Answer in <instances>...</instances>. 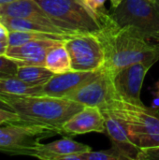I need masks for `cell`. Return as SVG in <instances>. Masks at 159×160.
<instances>
[{
    "label": "cell",
    "instance_id": "obj_1",
    "mask_svg": "<svg viewBox=\"0 0 159 160\" xmlns=\"http://www.w3.org/2000/svg\"><path fill=\"white\" fill-rule=\"evenodd\" d=\"M103 23L97 35L105 52L103 68L112 75L121 68L135 63L154 66L159 60V43L153 44L130 26H119L109 11L99 14Z\"/></svg>",
    "mask_w": 159,
    "mask_h": 160
},
{
    "label": "cell",
    "instance_id": "obj_2",
    "mask_svg": "<svg viewBox=\"0 0 159 160\" xmlns=\"http://www.w3.org/2000/svg\"><path fill=\"white\" fill-rule=\"evenodd\" d=\"M21 120L53 128L63 134L62 128L84 105L66 98L49 96L0 95Z\"/></svg>",
    "mask_w": 159,
    "mask_h": 160
},
{
    "label": "cell",
    "instance_id": "obj_3",
    "mask_svg": "<svg viewBox=\"0 0 159 160\" xmlns=\"http://www.w3.org/2000/svg\"><path fill=\"white\" fill-rule=\"evenodd\" d=\"M100 110H106L127 127L132 142L142 150L159 146V111L144 104L116 98Z\"/></svg>",
    "mask_w": 159,
    "mask_h": 160
},
{
    "label": "cell",
    "instance_id": "obj_4",
    "mask_svg": "<svg viewBox=\"0 0 159 160\" xmlns=\"http://www.w3.org/2000/svg\"><path fill=\"white\" fill-rule=\"evenodd\" d=\"M51 21L70 36H97L103 28L100 16L83 0H35Z\"/></svg>",
    "mask_w": 159,
    "mask_h": 160
},
{
    "label": "cell",
    "instance_id": "obj_5",
    "mask_svg": "<svg viewBox=\"0 0 159 160\" xmlns=\"http://www.w3.org/2000/svg\"><path fill=\"white\" fill-rule=\"evenodd\" d=\"M53 128L28 123L22 120L0 124V152L10 156L33 157L44 139L59 135Z\"/></svg>",
    "mask_w": 159,
    "mask_h": 160
},
{
    "label": "cell",
    "instance_id": "obj_6",
    "mask_svg": "<svg viewBox=\"0 0 159 160\" xmlns=\"http://www.w3.org/2000/svg\"><path fill=\"white\" fill-rule=\"evenodd\" d=\"M110 15L119 26H130L159 43V11L153 0H123Z\"/></svg>",
    "mask_w": 159,
    "mask_h": 160
},
{
    "label": "cell",
    "instance_id": "obj_7",
    "mask_svg": "<svg viewBox=\"0 0 159 160\" xmlns=\"http://www.w3.org/2000/svg\"><path fill=\"white\" fill-rule=\"evenodd\" d=\"M74 71H97L103 68L105 52L97 36L74 35L64 39Z\"/></svg>",
    "mask_w": 159,
    "mask_h": 160
},
{
    "label": "cell",
    "instance_id": "obj_8",
    "mask_svg": "<svg viewBox=\"0 0 159 160\" xmlns=\"http://www.w3.org/2000/svg\"><path fill=\"white\" fill-rule=\"evenodd\" d=\"M66 98L77 101L84 106L101 109L119 98L113 85L112 75L102 68L95 79L72 92Z\"/></svg>",
    "mask_w": 159,
    "mask_h": 160
},
{
    "label": "cell",
    "instance_id": "obj_9",
    "mask_svg": "<svg viewBox=\"0 0 159 160\" xmlns=\"http://www.w3.org/2000/svg\"><path fill=\"white\" fill-rule=\"evenodd\" d=\"M152 67L146 63H135L114 73L112 81L118 98L131 103L143 104L141 92L145 76Z\"/></svg>",
    "mask_w": 159,
    "mask_h": 160
},
{
    "label": "cell",
    "instance_id": "obj_10",
    "mask_svg": "<svg viewBox=\"0 0 159 160\" xmlns=\"http://www.w3.org/2000/svg\"><path fill=\"white\" fill-rule=\"evenodd\" d=\"M64 42V39L43 38L35 39L16 47H8L6 56L13 59L18 67L42 66L45 67L47 53L55 46Z\"/></svg>",
    "mask_w": 159,
    "mask_h": 160
},
{
    "label": "cell",
    "instance_id": "obj_11",
    "mask_svg": "<svg viewBox=\"0 0 159 160\" xmlns=\"http://www.w3.org/2000/svg\"><path fill=\"white\" fill-rule=\"evenodd\" d=\"M100 70L97 71H68L61 74H54L41 89V96L54 98H67L72 92L95 79Z\"/></svg>",
    "mask_w": 159,
    "mask_h": 160
},
{
    "label": "cell",
    "instance_id": "obj_12",
    "mask_svg": "<svg viewBox=\"0 0 159 160\" xmlns=\"http://www.w3.org/2000/svg\"><path fill=\"white\" fill-rule=\"evenodd\" d=\"M63 134L68 136L87 133H106L105 119L101 110L97 107L84 106L80 112L68 119L62 128Z\"/></svg>",
    "mask_w": 159,
    "mask_h": 160
},
{
    "label": "cell",
    "instance_id": "obj_13",
    "mask_svg": "<svg viewBox=\"0 0 159 160\" xmlns=\"http://www.w3.org/2000/svg\"><path fill=\"white\" fill-rule=\"evenodd\" d=\"M106 127V134L110 137L112 146L120 150L129 160H138L141 149L132 142L127 125L118 117L106 110H101Z\"/></svg>",
    "mask_w": 159,
    "mask_h": 160
},
{
    "label": "cell",
    "instance_id": "obj_14",
    "mask_svg": "<svg viewBox=\"0 0 159 160\" xmlns=\"http://www.w3.org/2000/svg\"><path fill=\"white\" fill-rule=\"evenodd\" d=\"M4 18H22L56 26L35 0H15L0 5V19Z\"/></svg>",
    "mask_w": 159,
    "mask_h": 160
},
{
    "label": "cell",
    "instance_id": "obj_15",
    "mask_svg": "<svg viewBox=\"0 0 159 160\" xmlns=\"http://www.w3.org/2000/svg\"><path fill=\"white\" fill-rule=\"evenodd\" d=\"M89 145L73 141L69 137L53 141L50 143H39L33 158L42 160H58L60 157L70 154H82L91 151Z\"/></svg>",
    "mask_w": 159,
    "mask_h": 160
},
{
    "label": "cell",
    "instance_id": "obj_16",
    "mask_svg": "<svg viewBox=\"0 0 159 160\" xmlns=\"http://www.w3.org/2000/svg\"><path fill=\"white\" fill-rule=\"evenodd\" d=\"M0 22L10 31H33V32H44L53 35H58L64 38L71 37L66 31L60 29L57 26H51L37 22H34L22 18H4L0 19Z\"/></svg>",
    "mask_w": 159,
    "mask_h": 160
},
{
    "label": "cell",
    "instance_id": "obj_17",
    "mask_svg": "<svg viewBox=\"0 0 159 160\" xmlns=\"http://www.w3.org/2000/svg\"><path fill=\"white\" fill-rule=\"evenodd\" d=\"M45 68L54 74L66 73L72 71L71 60L64 42L52 48L46 56Z\"/></svg>",
    "mask_w": 159,
    "mask_h": 160
},
{
    "label": "cell",
    "instance_id": "obj_18",
    "mask_svg": "<svg viewBox=\"0 0 159 160\" xmlns=\"http://www.w3.org/2000/svg\"><path fill=\"white\" fill-rule=\"evenodd\" d=\"M43 85H30L17 77L0 79V95L39 96Z\"/></svg>",
    "mask_w": 159,
    "mask_h": 160
},
{
    "label": "cell",
    "instance_id": "obj_19",
    "mask_svg": "<svg viewBox=\"0 0 159 160\" xmlns=\"http://www.w3.org/2000/svg\"><path fill=\"white\" fill-rule=\"evenodd\" d=\"M53 75L54 73L45 67L25 66L18 68L16 77L30 85L37 86L44 85Z\"/></svg>",
    "mask_w": 159,
    "mask_h": 160
},
{
    "label": "cell",
    "instance_id": "obj_20",
    "mask_svg": "<svg viewBox=\"0 0 159 160\" xmlns=\"http://www.w3.org/2000/svg\"><path fill=\"white\" fill-rule=\"evenodd\" d=\"M43 38H55V39H65L67 38L53 35L44 32H33V31H10L8 35V47H16L27 43L35 39Z\"/></svg>",
    "mask_w": 159,
    "mask_h": 160
},
{
    "label": "cell",
    "instance_id": "obj_21",
    "mask_svg": "<svg viewBox=\"0 0 159 160\" xmlns=\"http://www.w3.org/2000/svg\"><path fill=\"white\" fill-rule=\"evenodd\" d=\"M83 160H129L120 150L112 146L107 150L89 151L82 154Z\"/></svg>",
    "mask_w": 159,
    "mask_h": 160
},
{
    "label": "cell",
    "instance_id": "obj_22",
    "mask_svg": "<svg viewBox=\"0 0 159 160\" xmlns=\"http://www.w3.org/2000/svg\"><path fill=\"white\" fill-rule=\"evenodd\" d=\"M18 68L13 59L6 55H0V79L16 77Z\"/></svg>",
    "mask_w": 159,
    "mask_h": 160
},
{
    "label": "cell",
    "instance_id": "obj_23",
    "mask_svg": "<svg viewBox=\"0 0 159 160\" xmlns=\"http://www.w3.org/2000/svg\"><path fill=\"white\" fill-rule=\"evenodd\" d=\"M159 160V146L143 148L141 150L138 160Z\"/></svg>",
    "mask_w": 159,
    "mask_h": 160
},
{
    "label": "cell",
    "instance_id": "obj_24",
    "mask_svg": "<svg viewBox=\"0 0 159 160\" xmlns=\"http://www.w3.org/2000/svg\"><path fill=\"white\" fill-rule=\"evenodd\" d=\"M83 2L88 8H90L93 11H95L97 14L106 10L104 8L106 0H83Z\"/></svg>",
    "mask_w": 159,
    "mask_h": 160
},
{
    "label": "cell",
    "instance_id": "obj_25",
    "mask_svg": "<svg viewBox=\"0 0 159 160\" xmlns=\"http://www.w3.org/2000/svg\"><path fill=\"white\" fill-rule=\"evenodd\" d=\"M16 120H21V119L15 112L0 108V124L9 121H16Z\"/></svg>",
    "mask_w": 159,
    "mask_h": 160
},
{
    "label": "cell",
    "instance_id": "obj_26",
    "mask_svg": "<svg viewBox=\"0 0 159 160\" xmlns=\"http://www.w3.org/2000/svg\"><path fill=\"white\" fill-rule=\"evenodd\" d=\"M151 96H152V102H151V108L159 111V80L155 83L153 89L151 90Z\"/></svg>",
    "mask_w": 159,
    "mask_h": 160
},
{
    "label": "cell",
    "instance_id": "obj_27",
    "mask_svg": "<svg viewBox=\"0 0 159 160\" xmlns=\"http://www.w3.org/2000/svg\"><path fill=\"white\" fill-rule=\"evenodd\" d=\"M8 35H9V31L0 22V39H7L8 40Z\"/></svg>",
    "mask_w": 159,
    "mask_h": 160
},
{
    "label": "cell",
    "instance_id": "obj_28",
    "mask_svg": "<svg viewBox=\"0 0 159 160\" xmlns=\"http://www.w3.org/2000/svg\"><path fill=\"white\" fill-rule=\"evenodd\" d=\"M8 48L7 39H0V55H5Z\"/></svg>",
    "mask_w": 159,
    "mask_h": 160
},
{
    "label": "cell",
    "instance_id": "obj_29",
    "mask_svg": "<svg viewBox=\"0 0 159 160\" xmlns=\"http://www.w3.org/2000/svg\"><path fill=\"white\" fill-rule=\"evenodd\" d=\"M0 108H2V109H5V110H8V111H12L13 112V110L11 109V107H10V105L0 96Z\"/></svg>",
    "mask_w": 159,
    "mask_h": 160
},
{
    "label": "cell",
    "instance_id": "obj_30",
    "mask_svg": "<svg viewBox=\"0 0 159 160\" xmlns=\"http://www.w3.org/2000/svg\"><path fill=\"white\" fill-rule=\"evenodd\" d=\"M122 1H123V0H111L112 8H114L118 7V6L121 4V2H122Z\"/></svg>",
    "mask_w": 159,
    "mask_h": 160
},
{
    "label": "cell",
    "instance_id": "obj_31",
    "mask_svg": "<svg viewBox=\"0 0 159 160\" xmlns=\"http://www.w3.org/2000/svg\"><path fill=\"white\" fill-rule=\"evenodd\" d=\"M12 1H15V0H0V5H4V4L9 3V2H12Z\"/></svg>",
    "mask_w": 159,
    "mask_h": 160
},
{
    "label": "cell",
    "instance_id": "obj_32",
    "mask_svg": "<svg viewBox=\"0 0 159 160\" xmlns=\"http://www.w3.org/2000/svg\"><path fill=\"white\" fill-rule=\"evenodd\" d=\"M157 4V9H158L159 11V3H156Z\"/></svg>",
    "mask_w": 159,
    "mask_h": 160
},
{
    "label": "cell",
    "instance_id": "obj_33",
    "mask_svg": "<svg viewBox=\"0 0 159 160\" xmlns=\"http://www.w3.org/2000/svg\"><path fill=\"white\" fill-rule=\"evenodd\" d=\"M153 1H155L156 3H159V0H153Z\"/></svg>",
    "mask_w": 159,
    "mask_h": 160
}]
</instances>
